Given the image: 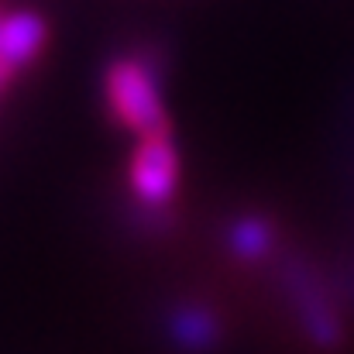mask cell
<instances>
[{"instance_id":"6da1fadb","label":"cell","mask_w":354,"mask_h":354,"mask_svg":"<svg viewBox=\"0 0 354 354\" xmlns=\"http://www.w3.org/2000/svg\"><path fill=\"white\" fill-rule=\"evenodd\" d=\"M104 97H107L111 114H114L127 131H134L138 138L169 127L165 104H162V83H158L155 62L145 59V55H120V59H114V62L107 66Z\"/></svg>"},{"instance_id":"7a4b0ae2","label":"cell","mask_w":354,"mask_h":354,"mask_svg":"<svg viewBox=\"0 0 354 354\" xmlns=\"http://www.w3.org/2000/svg\"><path fill=\"white\" fill-rule=\"evenodd\" d=\"M131 193L138 203H145L148 210L165 207L176 196L179 186V151L172 141V131H151L138 138V148L131 155V172H127Z\"/></svg>"},{"instance_id":"3957f363","label":"cell","mask_w":354,"mask_h":354,"mask_svg":"<svg viewBox=\"0 0 354 354\" xmlns=\"http://www.w3.org/2000/svg\"><path fill=\"white\" fill-rule=\"evenodd\" d=\"M48 41V28L35 10H14L0 17V73L14 80L24 66H31Z\"/></svg>"},{"instance_id":"277c9868","label":"cell","mask_w":354,"mask_h":354,"mask_svg":"<svg viewBox=\"0 0 354 354\" xmlns=\"http://www.w3.org/2000/svg\"><path fill=\"white\" fill-rule=\"evenodd\" d=\"M237 251L241 254H261L268 248V227L258 224V221H248V224H237V237H234Z\"/></svg>"},{"instance_id":"5b68a950","label":"cell","mask_w":354,"mask_h":354,"mask_svg":"<svg viewBox=\"0 0 354 354\" xmlns=\"http://www.w3.org/2000/svg\"><path fill=\"white\" fill-rule=\"evenodd\" d=\"M7 83H10V80H7V76H3V73H0V86H7Z\"/></svg>"}]
</instances>
